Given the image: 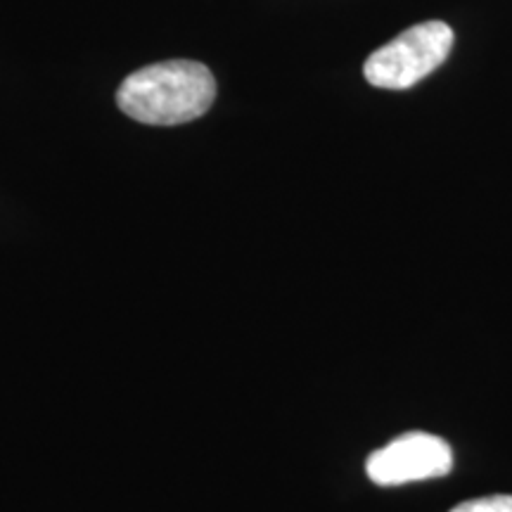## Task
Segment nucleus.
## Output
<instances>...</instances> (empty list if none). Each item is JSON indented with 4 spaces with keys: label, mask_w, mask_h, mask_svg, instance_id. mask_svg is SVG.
I'll return each instance as SVG.
<instances>
[{
    "label": "nucleus",
    "mask_w": 512,
    "mask_h": 512,
    "mask_svg": "<svg viewBox=\"0 0 512 512\" xmlns=\"http://www.w3.org/2000/svg\"><path fill=\"white\" fill-rule=\"evenodd\" d=\"M216 98L209 67L192 60L150 64L128 74L117 91L126 117L150 126H178L204 117Z\"/></svg>",
    "instance_id": "obj_1"
},
{
    "label": "nucleus",
    "mask_w": 512,
    "mask_h": 512,
    "mask_svg": "<svg viewBox=\"0 0 512 512\" xmlns=\"http://www.w3.org/2000/svg\"><path fill=\"white\" fill-rule=\"evenodd\" d=\"M453 31L448 24L432 22L403 31L387 46L375 50L366 62V79L377 88L403 91L432 74L451 53Z\"/></svg>",
    "instance_id": "obj_2"
},
{
    "label": "nucleus",
    "mask_w": 512,
    "mask_h": 512,
    "mask_svg": "<svg viewBox=\"0 0 512 512\" xmlns=\"http://www.w3.org/2000/svg\"><path fill=\"white\" fill-rule=\"evenodd\" d=\"M453 467V451L444 439L427 432H408L370 453L366 472L377 486H401L444 477Z\"/></svg>",
    "instance_id": "obj_3"
},
{
    "label": "nucleus",
    "mask_w": 512,
    "mask_h": 512,
    "mask_svg": "<svg viewBox=\"0 0 512 512\" xmlns=\"http://www.w3.org/2000/svg\"><path fill=\"white\" fill-rule=\"evenodd\" d=\"M451 512H512V496H484L475 501H465L453 508Z\"/></svg>",
    "instance_id": "obj_4"
}]
</instances>
